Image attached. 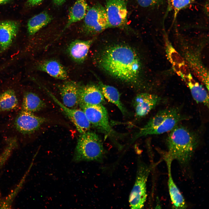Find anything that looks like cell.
Wrapping results in <instances>:
<instances>
[{"label": "cell", "instance_id": "cell-16", "mask_svg": "<svg viewBox=\"0 0 209 209\" xmlns=\"http://www.w3.org/2000/svg\"><path fill=\"white\" fill-rule=\"evenodd\" d=\"M95 39V38H93L86 40L77 39L72 42L67 49L68 55L76 63H83L86 60L90 48Z\"/></svg>", "mask_w": 209, "mask_h": 209}, {"label": "cell", "instance_id": "cell-2", "mask_svg": "<svg viewBox=\"0 0 209 209\" xmlns=\"http://www.w3.org/2000/svg\"><path fill=\"white\" fill-rule=\"evenodd\" d=\"M199 137L194 132L178 124L167 136V152L166 157L172 161L177 160L182 165L190 161L199 143Z\"/></svg>", "mask_w": 209, "mask_h": 209}, {"label": "cell", "instance_id": "cell-9", "mask_svg": "<svg viewBox=\"0 0 209 209\" xmlns=\"http://www.w3.org/2000/svg\"><path fill=\"white\" fill-rule=\"evenodd\" d=\"M105 9L109 28L131 31L128 24L126 0H106Z\"/></svg>", "mask_w": 209, "mask_h": 209}, {"label": "cell", "instance_id": "cell-21", "mask_svg": "<svg viewBox=\"0 0 209 209\" xmlns=\"http://www.w3.org/2000/svg\"><path fill=\"white\" fill-rule=\"evenodd\" d=\"M89 8L86 0H77L69 10L67 22L63 31L72 24L84 19Z\"/></svg>", "mask_w": 209, "mask_h": 209}, {"label": "cell", "instance_id": "cell-18", "mask_svg": "<svg viewBox=\"0 0 209 209\" xmlns=\"http://www.w3.org/2000/svg\"><path fill=\"white\" fill-rule=\"evenodd\" d=\"M168 175V185L170 195L173 206L176 209H185L187 207L185 199L179 189L174 183L171 173L172 161L165 157Z\"/></svg>", "mask_w": 209, "mask_h": 209}, {"label": "cell", "instance_id": "cell-22", "mask_svg": "<svg viewBox=\"0 0 209 209\" xmlns=\"http://www.w3.org/2000/svg\"><path fill=\"white\" fill-rule=\"evenodd\" d=\"M188 85L191 95L195 101L209 107V96L207 91L203 86L195 81L193 77L183 80Z\"/></svg>", "mask_w": 209, "mask_h": 209}, {"label": "cell", "instance_id": "cell-17", "mask_svg": "<svg viewBox=\"0 0 209 209\" xmlns=\"http://www.w3.org/2000/svg\"><path fill=\"white\" fill-rule=\"evenodd\" d=\"M36 67L37 70L45 72L56 79L65 80L68 77L65 68L56 60L51 59L41 61Z\"/></svg>", "mask_w": 209, "mask_h": 209}, {"label": "cell", "instance_id": "cell-8", "mask_svg": "<svg viewBox=\"0 0 209 209\" xmlns=\"http://www.w3.org/2000/svg\"><path fill=\"white\" fill-rule=\"evenodd\" d=\"M84 112L91 126L107 137L116 138L118 134L110 125L108 113L103 105L80 106Z\"/></svg>", "mask_w": 209, "mask_h": 209}, {"label": "cell", "instance_id": "cell-14", "mask_svg": "<svg viewBox=\"0 0 209 209\" xmlns=\"http://www.w3.org/2000/svg\"><path fill=\"white\" fill-rule=\"evenodd\" d=\"M18 22L7 20L0 22V52L3 53L11 46L19 31Z\"/></svg>", "mask_w": 209, "mask_h": 209}, {"label": "cell", "instance_id": "cell-19", "mask_svg": "<svg viewBox=\"0 0 209 209\" xmlns=\"http://www.w3.org/2000/svg\"><path fill=\"white\" fill-rule=\"evenodd\" d=\"M46 106L44 101L36 93L27 91L23 93L20 109L35 113Z\"/></svg>", "mask_w": 209, "mask_h": 209}, {"label": "cell", "instance_id": "cell-25", "mask_svg": "<svg viewBox=\"0 0 209 209\" xmlns=\"http://www.w3.org/2000/svg\"><path fill=\"white\" fill-rule=\"evenodd\" d=\"M193 0H170L171 8L174 12L175 18L179 12L182 9L187 7L193 1Z\"/></svg>", "mask_w": 209, "mask_h": 209}, {"label": "cell", "instance_id": "cell-3", "mask_svg": "<svg viewBox=\"0 0 209 209\" xmlns=\"http://www.w3.org/2000/svg\"><path fill=\"white\" fill-rule=\"evenodd\" d=\"M189 118L182 114L180 109L174 107L158 111L134 135L133 140L147 135L170 131L181 122Z\"/></svg>", "mask_w": 209, "mask_h": 209}, {"label": "cell", "instance_id": "cell-6", "mask_svg": "<svg viewBox=\"0 0 209 209\" xmlns=\"http://www.w3.org/2000/svg\"><path fill=\"white\" fill-rule=\"evenodd\" d=\"M150 171L149 166L138 161L135 183L129 197L131 209H141L144 207L147 197V182Z\"/></svg>", "mask_w": 209, "mask_h": 209}, {"label": "cell", "instance_id": "cell-12", "mask_svg": "<svg viewBox=\"0 0 209 209\" xmlns=\"http://www.w3.org/2000/svg\"><path fill=\"white\" fill-rule=\"evenodd\" d=\"M22 96L13 89L8 88L0 93V116L15 113L20 108Z\"/></svg>", "mask_w": 209, "mask_h": 209}, {"label": "cell", "instance_id": "cell-23", "mask_svg": "<svg viewBox=\"0 0 209 209\" xmlns=\"http://www.w3.org/2000/svg\"><path fill=\"white\" fill-rule=\"evenodd\" d=\"M52 17L44 11L35 15L28 21L27 31L29 35H33L51 21Z\"/></svg>", "mask_w": 209, "mask_h": 209}, {"label": "cell", "instance_id": "cell-24", "mask_svg": "<svg viewBox=\"0 0 209 209\" xmlns=\"http://www.w3.org/2000/svg\"><path fill=\"white\" fill-rule=\"evenodd\" d=\"M165 52L167 59L172 66H179L185 63L183 57L172 46L166 35H164Z\"/></svg>", "mask_w": 209, "mask_h": 209}, {"label": "cell", "instance_id": "cell-15", "mask_svg": "<svg viewBox=\"0 0 209 209\" xmlns=\"http://www.w3.org/2000/svg\"><path fill=\"white\" fill-rule=\"evenodd\" d=\"M62 103L65 106L76 108L80 103L79 84L72 81H67L59 87Z\"/></svg>", "mask_w": 209, "mask_h": 209}, {"label": "cell", "instance_id": "cell-28", "mask_svg": "<svg viewBox=\"0 0 209 209\" xmlns=\"http://www.w3.org/2000/svg\"><path fill=\"white\" fill-rule=\"evenodd\" d=\"M67 0H53L54 4L57 6H60Z\"/></svg>", "mask_w": 209, "mask_h": 209}, {"label": "cell", "instance_id": "cell-26", "mask_svg": "<svg viewBox=\"0 0 209 209\" xmlns=\"http://www.w3.org/2000/svg\"><path fill=\"white\" fill-rule=\"evenodd\" d=\"M165 0H136L141 7L147 8L158 6L162 4Z\"/></svg>", "mask_w": 209, "mask_h": 209}, {"label": "cell", "instance_id": "cell-7", "mask_svg": "<svg viewBox=\"0 0 209 209\" xmlns=\"http://www.w3.org/2000/svg\"><path fill=\"white\" fill-rule=\"evenodd\" d=\"M82 30L86 35H98L109 28L105 8L97 3L89 8L84 18Z\"/></svg>", "mask_w": 209, "mask_h": 209}, {"label": "cell", "instance_id": "cell-4", "mask_svg": "<svg viewBox=\"0 0 209 209\" xmlns=\"http://www.w3.org/2000/svg\"><path fill=\"white\" fill-rule=\"evenodd\" d=\"M8 122V128L12 135L23 143L37 132L47 121V119L20 109Z\"/></svg>", "mask_w": 209, "mask_h": 209}, {"label": "cell", "instance_id": "cell-27", "mask_svg": "<svg viewBox=\"0 0 209 209\" xmlns=\"http://www.w3.org/2000/svg\"><path fill=\"white\" fill-rule=\"evenodd\" d=\"M44 0H28L26 2V5L28 7H33L37 6Z\"/></svg>", "mask_w": 209, "mask_h": 209}, {"label": "cell", "instance_id": "cell-5", "mask_svg": "<svg viewBox=\"0 0 209 209\" xmlns=\"http://www.w3.org/2000/svg\"><path fill=\"white\" fill-rule=\"evenodd\" d=\"M104 155L102 141L96 133L89 130L81 134L73 158L74 162H100Z\"/></svg>", "mask_w": 209, "mask_h": 209}, {"label": "cell", "instance_id": "cell-29", "mask_svg": "<svg viewBox=\"0 0 209 209\" xmlns=\"http://www.w3.org/2000/svg\"><path fill=\"white\" fill-rule=\"evenodd\" d=\"M11 0H0V5L5 4Z\"/></svg>", "mask_w": 209, "mask_h": 209}, {"label": "cell", "instance_id": "cell-10", "mask_svg": "<svg viewBox=\"0 0 209 209\" xmlns=\"http://www.w3.org/2000/svg\"><path fill=\"white\" fill-rule=\"evenodd\" d=\"M162 98L158 95L147 93L138 94L132 100V105L137 118L147 115L162 102Z\"/></svg>", "mask_w": 209, "mask_h": 209}, {"label": "cell", "instance_id": "cell-13", "mask_svg": "<svg viewBox=\"0 0 209 209\" xmlns=\"http://www.w3.org/2000/svg\"><path fill=\"white\" fill-rule=\"evenodd\" d=\"M79 106L103 105L105 98L98 85L93 84H79Z\"/></svg>", "mask_w": 209, "mask_h": 209}, {"label": "cell", "instance_id": "cell-20", "mask_svg": "<svg viewBox=\"0 0 209 209\" xmlns=\"http://www.w3.org/2000/svg\"><path fill=\"white\" fill-rule=\"evenodd\" d=\"M98 86L104 98L109 102L115 105L123 115L127 111L120 99V95L118 90L115 87L103 83L99 80Z\"/></svg>", "mask_w": 209, "mask_h": 209}, {"label": "cell", "instance_id": "cell-11", "mask_svg": "<svg viewBox=\"0 0 209 209\" xmlns=\"http://www.w3.org/2000/svg\"><path fill=\"white\" fill-rule=\"evenodd\" d=\"M43 88L54 102L61 108L80 134L89 130L91 125L82 109L70 108L65 106L49 91L44 87Z\"/></svg>", "mask_w": 209, "mask_h": 209}, {"label": "cell", "instance_id": "cell-1", "mask_svg": "<svg viewBox=\"0 0 209 209\" xmlns=\"http://www.w3.org/2000/svg\"><path fill=\"white\" fill-rule=\"evenodd\" d=\"M96 61L100 69L117 79L132 84L139 82L141 61L136 52L128 45L107 46L98 53Z\"/></svg>", "mask_w": 209, "mask_h": 209}]
</instances>
